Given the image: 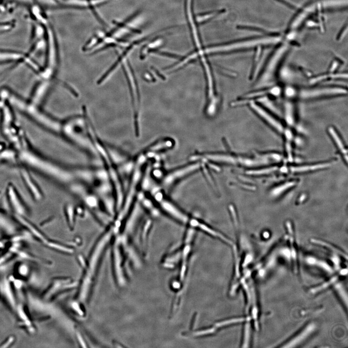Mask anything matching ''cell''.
<instances>
[{"label":"cell","mask_w":348,"mask_h":348,"mask_svg":"<svg viewBox=\"0 0 348 348\" xmlns=\"http://www.w3.org/2000/svg\"><path fill=\"white\" fill-rule=\"evenodd\" d=\"M46 43L45 64L37 74L39 81L50 84L57 64L58 50L55 34L48 23L46 25Z\"/></svg>","instance_id":"6da1fadb"},{"label":"cell","mask_w":348,"mask_h":348,"mask_svg":"<svg viewBox=\"0 0 348 348\" xmlns=\"http://www.w3.org/2000/svg\"><path fill=\"white\" fill-rule=\"evenodd\" d=\"M207 160L218 163L228 165H235L243 166H252L254 165V160L248 157H242L230 154H212L204 155Z\"/></svg>","instance_id":"7a4b0ae2"},{"label":"cell","mask_w":348,"mask_h":348,"mask_svg":"<svg viewBox=\"0 0 348 348\" xmlns=\"http://www.w3.org/2000/svg\"><path fill=\"white\" fill-rule=\"evenodd\" d=\"M200 168L199 163H193L174 170L167 174L163 180L165 187L170 188L177 181L194 173Z\"/></svg>","instance_id":"3957f363"},{"label":"cell","mask_w":348,"mask_h":348,"mask_svg":"<svg viewBox=\"0 0 348 348\" xmlns=\"http://www.w3.org/2000/svg\"><path fill=\"white\" fill-rule=\"evenodd\" d=\"M347 91L343 88L338 87H326L311 89H306L301 92L300 96L304 99H312L332 96L344 95Z\"/></svg>","instance_id":"277c9868"},{"label":"cell","mask_w":348,"mask_h":348,"mask_svg":"<svg viewBox=\"0 0 348 348\" xmlns=\"http://www.w3.org/2000/svg\"><path fill=\"white\" fill-rule=\"evenodd\" d=\"M159 202L163 211L173 219L183 224H189L191 218L176 205L163 198Z\"/></svg>","instance_id":"5b68a950"},{"label":"cell","mask_w":348,"mask_h":348,"mask_svg":"<svg viewBox=\"0 0 348 348\" xmlns=\"http://www.w3.org/2000/svg\"><path fill=\"white\" fill-rule=\"evenodd\" d=\"M22 63L30 68L34 64V60L27 54L12 50H0V63Z\"/></svg>","instance_id":"8992f818"},{"label":"cell","mask_w":348,"mask_h":348,"mask_svg":"<svg viewBox=\"0 0 348 348\" xmlns=\"http://www.w3.org/2000/svg\"><path fill=\"white\" fill-rule=\"evenodd\" d=\"M189 224L192 227L194 228L195 229H200L201 231L206 232V234H209V235L213 236L214 238H216L219 240H221L224 242L226 244L233 246V242L230 240L229 238L224 235L220 232L216 230L211 227L209 225L205 223L200 221L197 219L194 218H190V221Z\"/></svg>","instance_id":"52a82bcc"},{"label":"cell","mask_w":348,"mask_h":348,"mask_svg":"<svg viewBox=\"0 0 348 348\" xmlns=\"http://www.w3.org/2000/svg\"><path fill=\"white\" fill-rule=\"evenodd\" d=\"M250 107L252 110L256 112L258 116L264 119L270 126L275 130L279 133H282L284 131V127L282 123L272 116L270 113L267 112L261 106L254 102H250Z\"/></svg>","instance_id":"ba28073f"},{"label":"cell","mask_w":348,"mask_h":348,"mask_svg":"<svg viewBox=\"0 0 348 348\" xmlns=\"http://www.w3.org/2000/svg\"><path fill=\"white\" fill-rule=\"evenodd\" d=\"M8 186L6 194L10 206L15 211L16 215L24 216L27 214L26 209L19 197L16 189L15 190L12 184H9Z\"/></svg>","instance_id":"9c48e42d"},{"label":"cell","mask_w":348,"mask_h":348,"mask_svg":"<svg viewBox=\"0 0 348 348\" xmlns=\"http://www.w3.org/2000/svg\"><path fill=\"white\" fill-rule=\"evenodd\" d=\"M21 170L20 174L23 181L33 198L37 201L42 200L43 197L42 192L33 177L26 170L24 169Z\"/></svg>","instance_id":"30bf717a"},{"label":"cell","mask_w":348,"mask_h":348,"mask_svg":"<svg viewBox=\"0 0 348 348\" xmlns=\"http://www.w3.org/2000/svg\"><path fill=\"white\" fill-rule=\"evenodd\" d=\"M1 290L9 304L13 309H15L16 307V302L11 286L10 281L8 279H4L1 284Z\"/></svg>","instance_id":"8fae6325"},{"label":"cell","mask_w":348,"mask_h":348,"mask_svg":"<svg viewBox=\"0 0 348 348\" xmlns=\"http://www.w3.org/2000/svg\"><path fill=\"white\" fill-rule=\"evenodd\" d=\"M330 165V163H322L315 165H305L302 166H297L296 167H292L291 168L290 171L293 173H304L309 172L311 171H315L318 169H322L326 167H328Z\"/></svg>","instance_id":"7c38bea8"},{"label":"cell","mask_w":348,"mask_h":348,"mask_svg":"<svg viewBox=\"0 0 348 348\" xmlns=\"http://www.w3.org/2000/svg\"><path fill=\"white\" fill-rule=\"evenodd\" d=\"M328 133H329L331 136L334 141L335 143L337 145V147L339 149L341 153L342 154L345 159L346 162H347L348 160V154L347 150L345 147V145L342 142V140L341 137H339L338 133L336 132V130L334 128V127H330L328 128Z\"/></svg>","instance_id":"4fadbf2b"},{"label":"cell","mask_w":348,"mask_h":348,"mask_svg":"<svg viewBox=\"0 0 348 348\" xmlns=\"http://www.w3.org/2000/svg\"><path fill=\"white\" fill-rule=\"evenodd\" d=\"M314 329V325L310 324L309 326H308L305 329L303 330L300 333H299V334L297 335V336H296L295 338H293L292 341H291V342L290 341V342L287 343V345L288 346H287L285 347H290L291 346V347H293L295 345H297V344H298V343L301 342L303 341L304 339L308 338V336L311 334Z\"/></svg>","instance_id":"5bb4252c"},{"label":"cell","mask_w":348,"mask_h":348,"mask_svg":"<svg viewBox=\"0 0 348 348\" xmlns=\"http://www.w3.org/2000/svg\"><path fill=\"white\" fill-rule=\"evenodd\" d=\"M311 242L313 243L314 244H316V245H319L320 246L323 247L324 248L327 249L328 250H330L331 251L333 252V253H338V254H341L342 256L344 257H346V258L347 259V256L346 254H345L344 253H343L341 250H340L339 249H337L335 247L333 246L332 245H330V244H328V243L326 242L323 241L322 240H318V239H312L311 240Z\"/></svg>","instance_id":"9a60e30c"},{"label":"cell","mask_w":348,"mask_h":348,"mask_svg":"<svg viewBox=\"0 0 348 348\" xmlns=\"http://www.w3.org/2000/svg\"><path fill=\"white\" fill-rule=\"evenodd\" d=\"M285 119L289 125H292L294 123L293 107L290 103H287L285 105Z\"/></svg>","instance_id":"2e32d148"},{"label":"cell","mask_w":348,"mask_h":348,"mask_svg":"<svg viewBox=\"0 0 348 348\" xmlns=\"http://www.w3.org/2000/svg\"><path fill=\"white\" fill-rule=\"evenodd\" d=\"M16 311H17V313H18V315H19V318L21 319L22 320H24L23 321L24 323L28 322V321L30 320L29 319H28V316H27L26 312H25V311L24 310V308H23V306L22 304H19L18 306H16Z\"/></svg>","instance_id":"e0dca14e"},{"label":"cell","mask_w":348,"mask_h":348,"mask_svg":"<svg viewBox=\"0 0 348 348\" xmlns=\"http://www.w3.org/2000/svg\"><path fill=\"white\" fill-rule=\"evenodd\" d=\"M14 26L12 23H0V34L11 31L13 28H14Z\"/></svg>","instance_id":"ac0fdd59"},{"label":"cell","mask_w":348,"mask_h":348,"mask_svg":"<svg viewBox=\"0 0 348 348\" xmlns=\"http://www.w3.org/2000/svg\"><path fill=\"white\" fill-rule=\"evenodd\" d=\"M66 213L67 216V219L68 220V221H69V224H70L69 225H70V226L71 228H73V225H74V224H73L74 221H73V217H71V216H73V213H71V211H71V209H71V207L70 206H68L66 207Z\"/></svg>","instance_id":"d6986e66"},{"label":"cell","mask_w":348,"mask_h":348,"mask_svg":"<svg viewBox=\"0 0 348 348\" xmlns=\"http://www.w3.org/2000/svg\"><path fill=\"white\" fill-rule=\"evenodd\" d=\"M19 272L20 275L25 276L28 275L29 272V268L25 264H22L19 268Z\"/></svg>","instance_id":"ffe728a7"},{"label":"cell","mask_w":348,"mask_h":348,"mask_svg":"<svg viewBox=\"0 0 348 348\" xmlns=\"http://www.w3.org/2000/svg\"><path fill=\"white\" fill-rule=\"evenodd\" d=\"M336 287V290L338 292V293L339 294H341L342 300L343 301H344V302H345L346 305V306H347V297L345 296L344 294H345L344 291L343 290V288H342L341 286L338 285Z\"/></svg>","instance_id":"44dd1931"},{"label":"cell","mask_w":348,"mask_h":348,"mask_svg":"<svg viewBox=\"0 0 348 348\" xmlns=\"http://www.w3.org/2000/svg\"><path fill=\"white\" fill-rule=\"evenodd\" d=\"M214 15H215V13H209V14H206V15L205 14L204 15H202V16H199L198 17V22H205L206 20H207V19L212 18Z\"/></svg>","instance_id":"7402d4cb"},{"label":"cell","mask_w":348,"mask_h":348,"mask_svg":"<svg viewBox=\"0 0 348 348\" xmlns=\"http://www.w3.org/2000/svg\"><path fill=\"white\" fill-rule=\"evenodd\" d=\"M10 282H13L14 285L15 287L16 290H18L22 289L23 286V283L22 280L15 279L14 278H13L12 280H11Z\"/></svg>","instance_id":"603a6c76"},{"label":"cell","mask_w":348,"mask_h":348,"mask_svg":"<svg viewBox=\"0 0 348 348\" xmlns=\"http://www.w3.org/2000/svg\"><path fill=\"white\" fill-rule=\"evenodd\" d=\"M14 338L13 337H10L7 341H6L5 343H4L3 345L1 346V348H6V347H9L10 345L12 344L13 342H14Z\"/></svg>","instance_id":"cb8c5ba5"},{"label":"cell","mask_w":348,"mask_h":348,"mask_svg":"<svg viewBox=\"0 0 348 348\" xmlns=\"http://www.w3.org/2000/svg\"><path fill=\"white\" fill-rule=\"evenodd\" d=\"M11 256V254L10 253H7L5 255H4L3 256L1 257L0 258V265H1L3 263H4L6 262V261L8 259L10 256Z\"/></svg>","instance_id":"d4e9b609"}]
</instances>
